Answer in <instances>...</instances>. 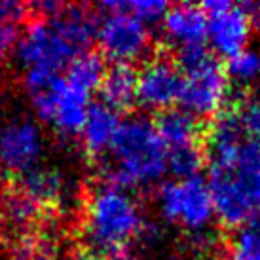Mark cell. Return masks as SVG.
I'll return each mask as SVG.
<instances>
[{"instance_id":"12","label":"cell","mask_w":260,"mask_h":260,"mask_svg":"<svg viewBox=\"0 0 260 260\" xmlns=\"http://www.w3.org/2000/svg\"><path fill=\"white\" fill-rule=\"evenodd\" d=\"M161 29L177 50L205 46L207 42V14L203 6L182 2L169 6L161 19Z\"/></svg>"},{"instance_id":"20","label":"cell","mask_w":260,"mask_h":260,"mask_svg":"<svg viewBox=\"0 0 260 260\" xmlns=\"http://www.w3.org/2000/svg\"><path fill=\"white\" fill-rule=\"evenodd\" d=\"M203 161H205V156L200 145L173 148V150H167V173L173 175V179L198 177Z\"/></svg>"},{"instance_id":"26","label":"cell","mask_w":260,"mask_h":260,"mask_svg":"<svg viewBox=\"0 0 260 260\" xmlns=\"http://www.w3.org/2000/svg\"><path fill=\"white\" fill-rule=\"evenodd\" d=\"M243 8H245L251 23L260 27V0H256V2H247V4H243Z\"/></svg>"},{"instance_id":"13","label":"cell","mask_w":260,"mask_h":260,"mask_svg":"<svg viewBox=\"0 0 260 260\" xmlns=\"http://www.w3.org/2000/svg\"><path fill=\"white\" fill-rule=\"evenodd\" d=\"M122 125L120 112L112 110L105 103H91L87 109L84 125L80 129L82 145L89 156H103L110 150L116 133Z\"/></svg>"},{"instance_id":"14","label":"cell","mask_w":260,"mask_h":260,"mask_svg":"<svg viewBox=\"0 0 260 260\" xmlns=\"http://www.w3.org/2000/svg\"><path fill=\"white\" fill-rule=\"evenodd\" d=\"M154 125L167 150L200 145V139H202L200 118H196L194 114L186 112L181 107H173L159 112Z\"/></svg>"},{"instance_id":"24","label":"cell","mask_w":260,"mask_h":260,"mask_svg":"<svg viewBox=\"0 0 260 260\" xmlns=\"http://www.w3.org/2000/svg\"><path fill=\"white\" fill-rule=\"evenodd\" d=\"M27 12H29V6L23 4V2H15V0L0 2V17L4 21L12 23V25H17L19 21H23L27 17Z\"/></svg>"},{"instance_id":"8","label":"cell","mask_w":260,"mask_h":260,"mask_svg":"<svg viewBox=\"0 0 260 260\" xmlns=\"http://www.w3.org/2000/svg\"><path fill=\"white\" fill-rule=\"evenodd\" d=\"M32 103L37 114L44 122L50 123L65 137L80 135L87 109L91 105L89 93L76 87L65 76L55 78L48 87L32 95Z\"/></svg>"},{"instance_id":"3","label":"cell","mask_w":260,"mask_h":260,"mask_svg":"<svg viewBox=\"0 0 260 260\" xmlns=\"http://www.w3.org/2000/svg\"><path fill=\"white\" fill-rule=\"evenodd\" d=\"M145 230V215L129 190L103 182L84 209V238L101 260H133V241Z\"/></svg>"},{"instance_id":"11","label":"cell","mask_w":260,"mask_h":260,"mask_svg":"<svg viewBox=\"0 0 260 260\" xmlns=\"http://www.w3.org/2000/svg\"><path fill=\"white\" fill-rule=\"evenodd\" d=\"M181 87L182 73L179 65L167 57H154L137 73V103L148 110L164 112L179 103Z\"/></svg>"},{"instance_id":"15","label":"cell","mask_w":260,"mask_h":260,"mask_svg":"<svg viewBox=\"0 0 260 260\" xmlns=\"http://www.w3.org/2000/svg\"><path fill=\"white\" fill-rule=\"evenodd\" d=\"M19 192L42 209L48 205H59L65 200L67 181L57 169L37 166L19 177Z\"/></svg>"},{"instance_id":"28","label":"cell","mask_w":260,"mask_h":260,"mask_svg":"<svg viewBox=\"0 0 260 260\" xmlns=\"http://www.w3.org/2000/svg\"><path fill=\"white\" fill-rule=\"evenodd\" d=\"M0 181H2V179H0Z\"/></svg>"},{"instance_id":"1","label":"cell","mask_w":260,"mask_h":260,"mask_svg":"<svg viewBox=\"0 0 260 260\" xmlns=\"http://www.w3.org/2000/svg\"><path fill=\"white\" fill-rule=\"evenodd\" d=\"M211 190L215 217L239 228L260 215V143L247 137L234 112L215 120L207 141Z\"/></svg>"},{"instance_id":"22","label":"cell","mask_w":260,"mask_h":260,"mask_svg":"<svg viewBox=\"0 0 260 260\" xmlns=\"http://www.w3.org/2000/svg\"><path fill=\"white\" fill-rule=\"evenodd\" d=\"M234 114L238 116L239 125L247 137L260 143V93L243 99Z\"/></svg>"},{"instance_id":"7","label":"cell","mask_w":260,"mask_h":260,"mask_svg":"<svg viewBox=\"0 0 260 260\" xmlns=\"http://www.w3.org/2000/svg\"><path fill=\"white\" fill-rule=\"evenodd\" d=\"M107 15L97 25L95 40L101 46L103 55L114 65H131L145 57L150 48V30L143 21L125 12L118 2L103 4Z\"/></svg>"},{"instance_id":"21","label":"cell","mask_w":260,"mask_h":260,"mask_svg":"<svg viewBox=\"0 0 260 260\" xmlns=\"http://www.w3.org/2000/svg\"><path fill=\"white\" fill-rule=\"evenodd\" d=\"M118 4L133 17H137L139 21L145 23L146 27L161 23L164 15L169 10V6L161 0H133V2H118Z\"/></svg>"},{"instance_id":"9","label":"cell","mask_w":260,"mask_h":260,"mask_svg":"<svg viewBox=\"0 0 260 260\" xmlns=\"http://www.w3.org/2000/svg\"><path fill=\"white\" fill-rule=\"evenodd\" d=\"M203 10L207 14V42L211 50L226 59L245 50L253 32V23L245 8L228 0H211L203 4Z\"/></svg>"},{"instance_id":"6","label":"cell","mask_w":260,"mask_h":260,"mask_svg":"<svg viewBox=\"0 0 260 260\" xmlns=\"http://www.w3.org/2000/svg\"><path fill=\"white\" fill-rule=\"evenodd\" d=\"M159 213L173 224L196 234H203L215 218V205L207 181L202 175L173 179L158 190Z\"/></svg>"},{"instance_id":"4","label":"cell","mask_w":260,"mask_h":260,"mask_svg":"<svg viewBox=\"0 0 260 260\" xmlns=\"http://www.w3.org/2000/svg\"><path fill=\"white\" fill-rule=\"evenodd\" d=\"M105 184L123 190L148 186L167 173V148L152 120L131 116L122 120L110 146Z\"/></svg>"},{"instance_id":"25","label":"cell","mask_w":260,"mask_h":260,"mask_svg":"<svg viewBox=\"0 0 260 260\" xmlns=\"http://www.w3.org/2000/svg\"><path fill=\"white\" fill-rule=\"evenodd\" d=\"M17 38H19L17 25H12L0 17V57H4L14 50Z\"/></svg>"},{"instance_id":"19","label":"cell","mask_w":260,"mask_h":260,"mask_svg":"<svg viewBox=\"0 0 260 260\" xmlns=\"http://www.w3.org/2000/svg\"><path fill=\"white\" fill-rule=\"evenodd\" d=\"M232 260H260V215L236 228L230 241Z\"/></svg>"},{"instance_id":"17","label":"cell","mask_w":260,"mask_h":260,"mask_svg":"<svg viewBox=\"0 0 260 260\" xmlns=\"http://www.w3.org/2000/svg\"><path fill=\"white\" fill-rule=\"evenodd\" d=\"M105 74H107V63L103 55L89 50L76 55L71 61V65L65 69V78L89 95L95 89H99Z\"/></svg>"},{"instance_id":"16","label":"cell","mask_w":260,"mask_h":260,"mask_svg":"<svg viewBox=\"0 0 260 260\" xmlns=\"http://www.w3.org/2000/svg\"><path fill=\"white\" fill-rule=\"evenodd\" d=\"M99 91L101 103L116 112L131 109L137 103V71L131 65H112L107 69Z\"/></svg>"},{"instance_id":"23","label":"cell","mask_w":260,"mask_h":260,"mask_svg":"<svg viewBox=\"0 0 260 260\" xmlns=\"http://www.w3.org/2000/svg\"><path fill=\"white\" fill-rule=\"evenodd\" d=\"M38 211H40V207L37 203L30 202L19 190L10 196L6 202V215L12 224H29L38 215Z\"/></svg>"},{"instance_id":"2","label":"cell","mask_w":260,"mask_h":260,"mask_svg":"<svg viewBox=\"0 0 260 260\" xmlns=\"http://www.w3.org/2000/svg\"><path fill=\"white\" fill-rule=\"evenodd\" d=\"M97 17L84 6H63L59 14L30 21L15 44L30 95L42 91L97 37Z\"/></svg>"},{"instance_id":"10","label":"cell","mask_w":260,"mask_h":260,"mask_svg":"<svg viewBox=\"0 0 260 260\" xmlns=\"http://www.w3.org/2000/svg\"><path fill=\"white\" fill-rule=\"evenodd\" d=\"M44 152V135L37 122L15 118L0 123V167L19 177L38 166Z\"/></svg>"},{"instance_id":"27","label":"cell","mask_w":260,"mask_h":260,"mask_svg":"<svg viewBox=\"0 0 260 260\" xmlns=\"http://www.w3.org/2000/svg\"><path fill=\"white\" fill-rule=\"evenodd\" d=\"M78 260H101L99 256H95V254H87V256H84V258H78Z\"/></svg>"},{"instance_id":"18","label":"cell","mask_w":260,"mask_h":260,"mask_svg":"<svg viewBox=\"0 0 260 260\" xmlns=\"http://www.w3.org/2000/svg\"><path fill=\"white\" fill-rule=\"evenodd\" d=\"M226 76L238 86H256L260 84V50L245 48L226 61Z\"/></svg>"},{"instance_id":"5","label":"cell","mask_w":260,"mask_h":260,"mask_svg":"<svg viewBox=\"0 0 260 260\" xmlns=\"http://www.w3.org/2000/svg\"><path fill=\"white\" fill-rule=\"evenodd\" d=\"M179 69L182 87L179 105L196 118L217 116L228 101L230 80L226 71L211 57L205 46H192L179 50Z\"/></svg>"}]
</instances>
